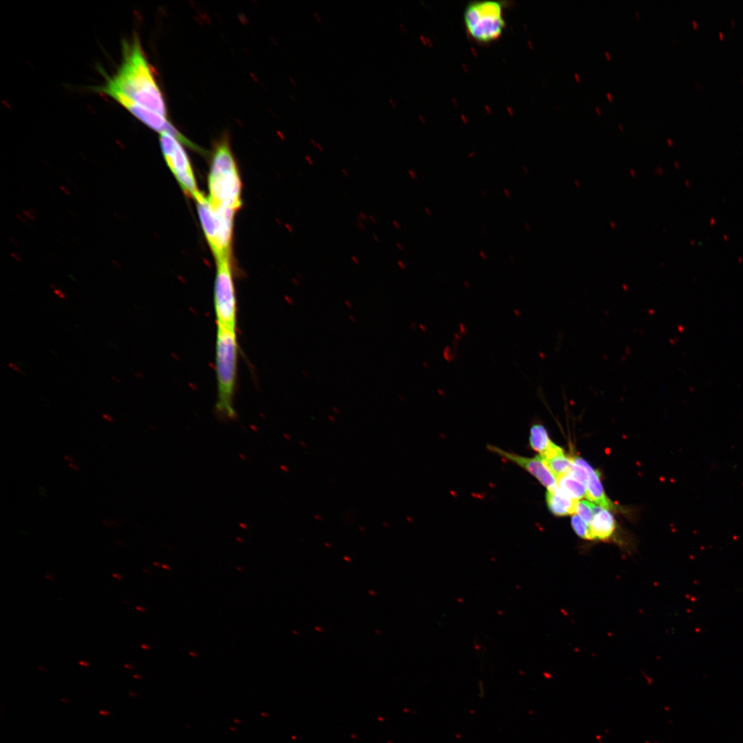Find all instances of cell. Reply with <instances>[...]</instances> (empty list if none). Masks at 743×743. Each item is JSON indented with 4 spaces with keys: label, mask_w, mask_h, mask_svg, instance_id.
Wrapping results in <instances>:
<instances>
[{
    "label": "cell",
    "mask_w": 743,
    "mask_h": 743,
    "mask_svg": "<svg viewBox=\"0 0 743 743\" xmlns=\"http://www.w3.org/2000/svg\"><path fill=\"white\" fill-rule=\"evenodd\" d=\"M529 444L540 456L545 455L555 445L550 439L546 428L539 423L533 424L530 427Z\"/></svg>",
    "instance_id": "obj_12"
},
{
    "label": "cell",
    "mask_w": 743,
    "mask_h": 743,
    "mask_svg": "<svg viewBox=\"0 0 743 743\" xmlns=\"http://www.w3.org/2000/svg\"><path fill=\"white\" fill-rule=\"evenodd\" d=\"M314 16L315 19H316V21L318 22H319V23L322 22V19H321L319 14L317 12H314Z\"/></svg>",
    "instance_id": "obj_31"
},
{
    "label": "cell",
    "mask_w": 743,
    "mask_h": 743,
    "mask_svg": "<svg viewBox=\"0 0 743 743\" xmlns=\"http://www.w3.org/2000/svg\"><path fill=\"white\" fill-rule=\"evenodd\" d=\"M136 609L138 611H140V612H144L145 611V609L144 607H140V606H136Z\"/></svg>",
    "instance_id": "obj_45"
},
{
    "label": "cell",
    "mask_w": 743,
    "mask_h": 743,
    "mask_svg": "<svg viewBox=\"0 0 743 743\" xmlns=\"http://www.w3.org/2000/svg\"><path fill=\"white\" fill-rule=\"evenodd\" d=\"M480 192H481V194H482V195L483 196L484 198L487 197L486 192L484 190L482 189V190L480 191Z\"/></svg>",
    "instance_id": "obj_42"
},
{
    "label": "cell",
    "mask_w": 743,
    "mask_h": 743,
    "mask_svg": "<svg viewBox=\"0 0 743 743\" xmlns=\"http://www.w3.org/2000/svg\"><path fill=\"white\" fill-rule=\"evenodd\" d=\"M8 366H9L10 367H11V368H12V369L13 370H14V371H16V372H19V373H21V374H24V372H22V371H21V369H19V367H17V365H16L15 364H14V363H8Z\"/></svg>",
    "instance_id": "obj_19"
},
{
    "label": "cell",
    "mask_w": 743,
    "mask_h": 743,
    "mask_svg": "<svg viewBox=\"0 0 743 743\" xmlns=\"http://www.w3.org/2000/svg\"><path fill=\"white\" fill-rule=\"evenodd\" d=\"M503 192L506 198H510L511 197V193L508 189L504 188Z\"/></svg>",
    "instance_id": "obj_24"
},
{
    "label": "cell",
    "mask_w": 743,
    "mask_h": 743,
    "mask_svg": "<svg viewBox=\"0 0 743 743\" xmlns=\"http://www.w3.org/2000/svg\"><path fill=\"white\" fill-rule=\"evenodd\" d=\"M112 577L118 580H122L123 579L122 575L116 572L113 573Z\"/></svg>",
    "instance_id": "obj_29"
},
{
    "label": "cell",
    "mask_w": 743,
    "mask_h": 743,
    "mask_svg": "<svg viewBox=\"0 0 743 743\" xmlns=\"http://www.w3.org/2000/svg\"><path fill=\"white\" fill-rule=\"evenodd\" d=\"M479 255L481 257V259H482L484 260H486L487 258H488L486 253L484 250H480L479 251Z\"/></svg>",
    "instance_id": "obj_25"
},
{
    "label": "cell",
    "mask_w": 743,
    "mask_h": 743,
    "mask_svg": "<svg viewBox=\"0 0 743 743\" xmlns=\"http://www.w3.org/2000/svg\"><path fill=\"white\" fill-rule=\"evenodd\" d=\"M160 146L165 161L173 173L183 191L195 199L201 193L188 155L175 137L163 132L160 133Z\"/></svg>",
    "instance_id": "obj_7"
},
{
    "label": "cell",
    "mask_w": 743,
    "mask_h": 743,
    "mask_svg": "<svg viewBox=\"0 0 743 743\" xmlns=\"http://www.w3.org/2000/svg\"><path fill=\"white\" fill-rule=\"evenodd\" d=\"M238 345L236 331L217 326L215 372L217 383V409L224 416L233 418V406L237 365Z\"/></svg>",
    "instance_id": "obj_3"
},
{
    "label": "cell",
    "mask_w": 743,
    "mask_h": 743,
    "mask_svg": "<svg viewBox=\"0 0 743 743\" xmlns=\"http://www.w3.org/2000/svg\"><path fill=\"white\" fill-rule=\"evenodd\" d=\"M208 197L211 205L236 212L241 206V182L226 140L215 147L208 175Z\"/></svg>",
    "instance_id": "obj_2"
},
{
    "label": "cell",
    "mask_w": 743,
    "mask_h": 743,
    "mask_svg": "<svg viewBox=\"0 0 743 743\" xmlns=\"http://www.w3.org/2000/svg\"><path fill=\"white\" fill-rule=\"evenodd\" d=\"M607 96L609 97L610 100H612V95L610 96V95L609 94V93L607 94Z\"/></svg>",
    "instance_id": "obj_50"
},
{
    "label": "cell",
    "mask_w": 743,
    "mask_h": 743,
    "mask_svg": "<svg viewBox=\"0 0 743 743\" xmlns=\"http://www.w3.org/2000/svg\"><path fill=\"white\" fill-rule=\"evenodd\" d=\"M594 504L586 501H578L576 506V513L588 526L592 522L594 516Z\"/></svg>",
    "instance_id": "obj_16"
},
{
    "label": "cell",
    "mask_w": 743,
    "mask_h": 743,
    "mask_svg": "<svg viewBox=\"0 0 743 743\" xmlns=\"http://www.w3.org/2000/svg\"><path fill=\"white\" fill-rule=\"evenodd\" d=\"M369 219L373 224H376L377 223V219L374 216L371 215L369 216Z\"/></svg>",
    "instance_id": "obj_35"
},
{
    "label": "cell",
    "mask_w": 743,
    "mask_h": 743,
    "mask_svg": "<svg viewBox=\"0 0 743 743\" xmlns=\"http://www.w3.org/2000/svg\"><path fill=\"white\" fill-rule=\"evenodd\" d=\"M590 528L593 540L607 541L614 534L616 522L608 510L601 508L594 515Z\"/></svg>",
    "instance_id": "obj_10"
},
{
    "label": "cell",
    "mask_w": 743,
    "mask_h": 743,
    "mask_svg": "<svg viewBox=\"0 0 743 743\" xmlns=\"http://www.w3.org/2000/svg\"><path fill=\"white\" fill-rule=\"evenodd\" d=\"M524 228H525V229H526V230L527 231H530V225H529V224H528V223H526V222H524Z\"/></svg>",
    "instance_id": "obj_40"
},
{
    "label": "cell",
    "mask_w": 743,
    "mask_h": 743,
    "mask_svg": "<svg viewBox=\"0 0 743 743\" xmlns=\"http://www.w3.org/2000/svg\"><path fill=\"white\" fill-rule=\"evenodd\" d=\"M509 258L510 259V260H513V261H514L515 257H514V256L513 255H511V254L509 255Z\"/></svg>",
    "instance_id": "obj_49"
},
{
    "label": "cell",
    "mask_w": 743,
    "mask_h": 743,
    "mask_svg": "<svg viewBox=\"0 0 743 743\" xmlns=\"http://www.w3.org/2000/svg\"><path fill=\"white\" fill-rule=\"evenodd\" d=\"M69 466L74 471H78L79 466L74 464V462L69 463Z\"/></svg>",
    "instance_id": "obj_30"
},
{
    "label": "cell",
    "mask_w": 743,
    "mask_h": 743,
    "mask_svg": "<svg viewBox=\"0 0 743 743\" xmlns=\"http://www.w3.org/2000/svg\"><path fill=\"white\" fill-rule=\"evenodd\" d=\"M575 76H576V78H577L578 80H579V75H577V74H575Z\"/></svg>",
    "instance_id": "obj_51"
},
{
    "label": "cell",
    "mask_w": 743,
    "mask_h": 743,
    "mask_svg": "<svg viewBox=\"0 0 743 743\" xmlns=\"http://www.w3.org/2000/svg\"><path fill=\"white\" fill-rule=\"evenodd\" d=\"M356 226H357L358 228L360 229V230H364L365 229V225L363 224V222L358 221V222L356 223Z\"/></svg>",
    "instance_id": "obj_23"
},
{
    "label": "cell",
    "mask_w": 743,
    "mask_h": 743,
    "mask_svg": "<svg viewBox=\"0 0 743 743\" xmlns=\"http://www.w3.org/2000/svg\"><path fill=\"white\" fill-rule=\"evenodd\" d=\"M408 174L409 177L413 180H416L418 178L416 173L412 169L408 170Z\"/></svg>",
    "instance_id": "obj_20"
},
{
    "label": "cell",
    "mask_w": 743,
    "mask_h": 743,
    "mask_svg": "<svg viewBox=\"0 0 743 743\" xmlns=\"http://www.w3.org/2000/svg\"><path fill=\"white\" fill-rule=\"evenodd\" d=\"M571 524L573 530L579 537L586 540H593L590 526H588L579 515H572L571 518Z\"/></svg>",
    "instance_id": "obj_15"
},
{
    "label": "cell",
    "mask_w": 743,
    "mask_h": 743,
    "mask_svg": "<svg viewBox=\"0 0 743 743\" xmlns=\"http://www.w3.org/2000/svg\"><path fill=\"white\" fill-rule=\"evenodd\" d=\"M464 23L474 41L481 44L492 43L501 37L506 27L504 6L495 1L470 3L464 10Z\"/></svg>",
    "instance_id": "obj_5"
},
{
    "label": "cell",
    "mask_w": 743,
    "mask_h": 743,
    "mask_svg": "<svg viewBox=\"0 0 743 743\" xmlns=\"http://www.w3.org/2000/svg\"><path fill=\"white\" fill-rule=\"evenodd\" d=\"M392 225H393V226H394V227L395 228H396V229H400V228H401V225H400V223H399V222H398L397 220H396V219H394V220H393V221H392Z\"/></svg>",
    "instance_id": "obj_26"
},
{
    "label": "cell",
    "mask_w": 743,
    "mask_h": 743,
    "mask_svg": "<svg viewBox=\"0 0 743 743\" xmlns=\"http://www.w3.org/2000/svg\"><path fill=\"white\" fill-rule=\"evenodd\" d=\"M55 293L58 295L61 299H65V296L59 290H55Z\"/></svg>",
    "instance_id": "obj_38"
},
{
    "label": "cell",
    "mask_w": 743,
    "mask_h": 743,
    "mask_svg": "<svg viewBox=\"0 0 743 743\" xmlns=\"http://www.w3.org/2000/svg\"><path fill=\"white\" fill-rule=\"evenodd\" d=\"M310 143H311V144H312V145H313V146H314V147H316V149H318V150H319V151H321V152H323V151H324V149H323V147L321 146V144L320 143H319V142H316V141H315V140H314L313 138H310Z\"/></svg>",
    "instance_id": "obj_17"
},
{
    "label": "cell",
    "mask_w": 743,
    "mask_h": 743,
    "mask_svg": "<svg viewBox=\"0 0 743 743\" xmlns=\"http://www.w3.org/2000/svg\"><path fill=\"white\" fill-rule=\"evenodd\" d=\"M557 482L563 495L577 500L586 497V486L570 474L557 477Z\"/></svg>",
    "instance_id": "obj_13"
},
{
    "label": "cell",
    "mask_w": 743,
    "mask_h": 743,
    "mask_svg": "<svg viewBox=\"0 0 743 743\" xmlns=\"http://www.w3.org/2000/svg\"><path fill=\"white\" fill-rule=\"evenodd\" d=\"M424 212L426 213V214L427 215L431 216L432 215V212H431V209L429 207L425 206L424 208Z\"/></svg>",
    "instance_id": "obj_34"
},
{
    "label": "cell",
    "mask_w": 743,
    "mask_h": 743,
    "mask_svg": "<svg viewBox=\"0 0 743 743\" xmlns=\"http://www.w3.org/2000/svg\"><path fill=\"white\" fill-rule=\"evenodd\" d=\"M543 460L556 478L572 473L574 465L572 457H568L564 452Z\"/></svg>",
    "instance_id": "obj_14"
},
{
    "label": "cell",
    "mask_w": 743,
    "mask_h": 743,
    "mask_svg": "<svg viewBox=\"0 0 743 743\" xmlns=\"http://www.w3.org/2000/svg\"><path fill=\"white\" fill-rule=\"evenodd\" d=\"M389 103H390V105H391V106L393 107H396V105H395V103L394 102V100L391 98H389Z\"/></svg>",
    "instance_id": "obj_43"
},
{
    "label": "cell",
    "mask_w": 743,
    "mask_h": 743,
    "mask_svg": "<svg viewBox=\"0 0 743 743\" xmlns=\"http://www.w3.org/2000/svg\"><path fill=\"white\" fill-rule=\"evenodd\" d=\"M397 264L402 270H405L406 268V264L402 260H398Z\"/></svg>",
    "instance_id": "obj_27"
},
{
    "label": "cell",
    "mask_w": 743,
    "mask_h": 743,
    "mask_svg": "<svg viewBox=\"0 0 743 743\" xmlns=\"http://www.w3.org/2000/svg\"><path fill=\"white\" fill-rule=\"evenodd\" d=\"M367 215L363 211L360 212L357 215L358 221L363 222L367 219Z\"/></svg>",
    "instance_id": "obj_18"
},
{
    "label": "cell",
    "mask_w": 743,
    "mask_h": 743,
    "mask_svg": "<svg viewBox=\"0 0 743 743\" xmlns=\"http://www.w3.org/2000/svg\"><path fill=\"white\" fill-rule=\"evenodd\" d=\"M102 416H103V418H104V419H105V420L106 421H107V422H112V421L114 420V418H113V417H112L111 416H110V415L107 414V413H103V414L102 415Z\"/></svg>",
    "instance_id": "obj_21"
},
{
    "label": "cell",
    "mask_w": 743,
    "mask_h": 743,
    "mask_svg": "<svg viewBox=\"0 0 743 743\" xmlns=\"http://www.w3.org/2000/svg\"><path fill=\"white\" fill-rule=\"evenodd\" d=\"M64 458H65V460H67V462H69V463H71V462H74V460L72 459V457H69V456H67V455H65V456H64Z\"/></svg>",
    "instance_id": "obj_39"
},
{
    "label": "cell",
    "mask_w": 743,
    "mask_h": 743,
    "mask_svg": "<svg viewBox=\"0 0 743 743\" xmlns=\"http://www.w3.org/2000/svg\"><path fill=\"white\" fill-rule=\"evenodd\" d=\"M45 578L47 579H48V580H50V581H54L55 580L54 577L51 573H49V572L45 574Z\"/></svg>",
    "instance_id": "obj_32"
},
{
    "label": "cell",
    "mask_w": 743,
    "mask_h": 743,
    "mask_svg": "<svg viewBox=\"0 0 743 743\" xmlns=\"http://www.w3.org/2000/svg\"><path fill=\"white\" fill-rule=\"evenodd\" d=\"M195 200L204 235L216 261L230 258L235 212L213 207L202 193Z\"/></svg>",
    "instance_id": "obj_4"
},
{
    "label": "cell",
    "mask_w": 743,
    "mask_h": 743,
    "mask_svg": "<svg viewBox=\"0 0 743 743\" xmlns=\"http://www.w3.org/2000/svg\"><path fill=\"white\" fill-rule=\"evenodd\" d=\"M230 259L216 261L214 305L217 326L236 331L237 301Z\"/></svg>",
    "instance_id": "obj_6"
},
{
    "label": "cell",
    "mask_w": 743,
    "mask_h": 743,
    "mask_svg": "<svg viewBox=\"0 0 743 743\" xmlns=\"http://www.w3.org/2000/svg\"><path fill=\"white\" fill-rule=\"evenodd\" d=\"M100 89L125 108L140 106L166 117L164 98L137 38L125 44L120 67Z\"/></svg>",
    "instance_id": "obj_1"
},
{
    "label": "cell",
    "mask_w": 743,
    "mask_h": 743,
    "mask_svg": "<svg viewBox=\"0 0 743 743\" xmlns=\"http://www.w3.org/2000/svg\"><path fill=\"white\" fill-rule=\"evenodd\" d=\"M111 378L113 379L114 381H115L117 383H121V380H120L117 377H115V376H111Z\"/></svg>",
    "instance_id": "obj_41"
},
{
    "label": "cell",
    "mask_w": 743,
    "mask_h": 743,
    "mask_svg": "<svg viewBox=\"0 0 743 743\" xmlns=\"http://www.w3.org/2000/svg\"><path fill=\"white\" fill-rule=\"evenodd\" d=\"M141 647L143 648V649H150V647L145 645V644L141 645Z\"/></svg>",
    "instance_id": "obj_46"
},
{
    "label": "cell",
    "mask_w": 743,
    "mask_h": 743,
    "mask_svg": "<svg viewBox=\"0 0 743 743\" xmlns=\"http://www.w3.org/2000/svg\"><path fill=\"white\" fill-rule=\"evenodd\" d=\"M341 173L345 177H349V175L348 171L344 168L341 169Z\"/></svg>",
    "instance_id": "obj_37"
},
{
    "label": "cell",
    "mask_w": 743,
    "mask_h": 743,
    "mask_svg": "<svg viewBox=\"0 0 743 743\" xmlns=\"http://www.w3.org/2000/svg\"><path fill=\"white\" fill-rule=\"evenodd\" d=\"M546 501L550 511L557 517L566 516L576 513L579 500L569 497L560 492L554 493L547 491Z\"/></svg>",
    "instance_id": "obj_11"
},
{
    "label": "cell",
    "mask_w": 743,
    "mask_h": 743,
    "mask_svg": "<svg viewBox=\"0 0 743 743\" xmlns=\"http://www.w3.org/2000/svg\"><path fill=\"white\" fill-rule=\"evenodd\" d=\"M78 663L85 667H89V663L85 660H80Z\"/></svg>",
    "instance_id": "obj_36"
},
{
    "label": "cell",
    "mask_w": 743,
    "mask_h": 743,
    "mask_svg": "<svg viewBox=\"0 0 743 743\" xmlns=\"http://www.w3.org/2000/svg\"><path fill=\"white\" fill-rule=\"evenodd\" d=\"M523 169H524L523 172H524V173L525 175H528L529 173L528 171L525 169L524 166L523 167Z\"/></svg>",
    "instance_id": "obj_47"
},
{
    "label": "cell",
    "mask_w": 743,
    "mask_h": 743,
    "mask_svg": "<svg viewBox=\"0 0 743 743\" xmlns=\"http://www.w3.org/2000/svg\"><path fill=\"white\" fill-rule=\"evenodd\" d=\"M572 460L574 464L582 466L587 472L586 497L604 509H613L614 506L606 496L601 484L600 473L580 457H572Z\"/></svg>",
    "instance_id": "obj_9"
},
{
    "label": "cell",
    "mask_w": 743,
    "mask_h": 743,
    "mask_svg": "<svg viewBox=\"0 0 743 743\" xmlns=\"http://www.w3.org/2000/svg\"><path fill=\"white\" fill-rule=\"evenodd\" d=\"M305 160L310 166L313 165L314 163L313 159L308 155L305 156Z\"/></svg>",
    "instance_id": "obj_22"
},
{
    "label": "cell",
    "mask_w": 743,
    "mask_h": 743,
    "mask_svg": "<svg viewBox=\"0 0 743 743\" xmlns=\"http://www.w3.org/2000/svg\"><path fill=\"white\" fill-rule=\"evenodd\" d=\"M396 246L399 250H400V251L404 250V247H403L402 244H400V242H396Z\"/></svg>",
    "instance_id": "obj_33"
},
{
    "label": "cell",
    "mask_w": 743,
    "mask_h": 743,
    "mask_svg": "<svg viewBox=\"0 0 743 743\" xmlns=\"http://www.w3.org/2000/svg\"><path fill=\"white\" fill-rule=\"evenodd\" d=\"M372 237H373V239H374L375 241L379 242L380 239L376 235L374 234V235H372Z\"/></svg>",
    "instance_id": "obj_44"
},
{
    "label": "cell",
    "mask_w": 743,
    "mask_h": 743,
    "mask_svg": "<svg viewBox=\"0 0 743 743\" xmlns=\"http://www.w3.org/2000/svg\"><path fill=\"white\" fill-rule=\"evenodd\" d=\"M487 447L491 452L526 470L548 491L554 493L559 491L556 477L539 455L534 457H528L506 451L496 446L488 445Z\"/></svg>",
    "instance_id": "obj_8"
},
{
    "label": "cell",
    "mask_w": 743,
    "mask_h": 743,
    "mask_svg": "<svg viewBox=\"0 0 743 743\" xmlns=\"http://www.w3.org/2000/svg\"><path fill=\"white\" fill-rule=\"evenodd\" d=\"M125 667H127V668H130V669L133 667V666H131V665H129V664H125Z\"/></svg>",
    "instance_id": "obj_48"
},
{
    "label": "cell",
    "mask_w": 743,
    "mask_h": 743,
    "mask_svg": "<svg viewBox=\"0 0 743 743\" xmlns=\"http://www.w3.org/2000/svg\"><path fill=\"white\" fill-rule=\"evenodd\" d=\"M351 260H352V261H353V262H354V263H355L356 265H358V264L360 263V261H359V259H358V258L357 257H356L355 255H352V256H351Z\"/></svg>",
    "instance_id": "obj_28"
}]
</instances>
